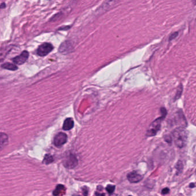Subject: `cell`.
Wrapping results in <instances>:
<instances>
[{
	"instance_id": "1",
	"label": "cell",
	"mask_w": 196,
	"mask_h": 196,
	"mask_svg": "<svg viewBox=\"0 0 196 196\" xmlns=\"http://www.w3.org/2000/svg\"><path fill=\"white\" fill-rule=\"evenodd\" d=\"M161 111L162 112V116L161 117L158 118L155 121H154L150 125L147 131V136H153L157 135V132L159 131L161 127L162 121L166 115L167 112L165 108H162Z\"/></svg>"
},
{
	"instance_id": "2",
	"label": "cell",
	"mask_w": 196,
	"mask_h": 196,
	"mask_svg": "<svg viewBox=\"0 0 196 196\" xmlns=\"http://www.w3.org/2000/svg\"><path fill=\"white\" fill-rule=\"evenodd\" d=\"M173 139L176 146L179 148H182L186 144L187 134L182 128L176 129L173 133Z\"/></svg>"
},
{
	"instance_id": "3",
	"label": "cell",
	"mask_w": 196,
	"mask_h": 196,
	"mask_svg": "<svg viewBox=\"0 0 196 196\" xmlns=\"http://www.w3.org/2000/svg\"><path fill=\"white\" fill-rule=\"evenodd\" d=\"M54 50V47L49 43H44L37 49V54L40 57H46Z\"/></svg>"
},
{
	"instance_id": "4",
	"label": "cell",
	"mask_w": 196,
	"mask_h": 196,
	"mask_svg": "<svg viewBox=\"0 0 196 196\" xmlns=\"http://www.w3.org/2000/svg\"><path fill=\"white\" fill-rule=\"evenodd\" d=\"M63 164L67 169H73L78 164L77 158L74 155L70 154L64 159Z\"/></svg>"
},
{
	"instance_id": "5",
	"label": "cell",
	"mask_w": 196,
	"mask_h": 196,
	"mask_svg": "<svg viewBox=\"0 0 196 196\" xmlns=\"http://www.w3.org/2000/svg\"><path fill=\"white\" fill-rule=\"evenodd\" d=\"M58 50L62 54H67L74 51V46L71 42L66 40L60 45Z\"/></svg>"
},
{
	"instance_id": "6",
	"label": "cell",
	"mask_w": 196,
	"mask_h": 196,
	"mask_svg": "<svg viewBox=\"0 0 196 196\" xmlns=\"http://www.w3.org/2000/svg\"><path fill=\"white\" fill-rule=\"evenodd\" d=\"M67 135L65 133L60 132L55 136L54 139V144L57 147H60L67 142Z\"/></svg>"
},
{
	"instance_id": "7",
	"label": "cell",
	"mask_w": 196,
	"mask_h": 196,
	"mask_svg": "<svg viewBox=\"0 0 196 196\" xmlns=\"http://www.w3.org/2000/svg\"><path fill=\"white\" fill-rule=\"evenodd\" d=\"M29 57V52L27 51H24L22 54L12 59L13 63L17 65H22L24 64Z\"/></svg>"
},
{
	"instance_id": "8",
	"label": "cell",
	"mask_w": 196,
	"mask_h": 196,
	"mask_svg": "<svg viewBox=\"0 0 196 196\" xmlns=\"http://www.w3.org/2000/svg\"><path fill=\"white\" fill-rule=\"evenodd\" d=\"M127 179L131 183H138L142 180L143 176L136 171H134L127 175Z\"/></svg>"
},
{
	"instance_id": "9",
	"label": "cell",
	"mask_w": 196,
	"mask_h": 196,
	"mask_svg": "<svg viewBox=\"0 0 196 196\" xmlns=\"http://www.w3.org/2000/svg\"><path fill=\"white\" fill-rule=\"evenodd\" d=\"M9 143L8 136L3 132H0V151L3 150Z\"/></svg>"
},
{
	"instance_id": "10",
	"label": "cell",
	"mask_w": 196,
	"mask_h": 196,
	"mask_svg": "<svg viewBox=\"0 0 196 196\" xmlns=\"http://www.w3.org/2000/svg\"><path fill=\"white\" fill-rule=\"evenodd\" d=\"M12 50V47L8 46L0 48V62H2L6 55Z\"/></svg>"
},
{
	"instance_id": "11",
	"label": "cell",
	"mask_w": 196,
	"mask_h": 196,
	"mask_svg": "<svg viewBox=\"0 0 196 196\" xmlns=\"http://www.w3.org/2000/svg\"><path fill=\"white\" fill-rule=\"evenodd\" d=\"M74 126V122L72 118H66L63 123V129L65 131H69Z\"/></svg>"
},
{
	"instance_id": "12",
	"label": "cell",
	"mask_w": 196,
	"mask_h": 196,
	"mask_svg": "<svg viewBox=\"0 0 196 196\" xmlns=\"http://www.w3.org/2000/svg\"><path fill=\"white\" fill-rule=\"evenodd\" d=\"M1 67L4 69L8 70L11 71H16L18 69V67L16 65V64H13L11 63L6 62L1 65Z\"/></svg>"
},
{
	"instance_id": "13",
	"label": "cell",
	"mask_w": 196,
	"mask_h": 196,
	"mask_svg": "<svg viewBox=\"0 0 196 196\" xmlns=\"http://www.w3.org/2000/svg\"><path fill=\"white\" fill-rule=\"evenodd\" d=\"M64 189H65V186H64L63 185H58V186H57L55 190L54 191V192H53V195H54V196L59 195L60 194V193L63 191V190H64Z\"/></svg>"
},
{
	"instance_id": "14",
	"label": "cell",
	"mask_w": 196,
	"mask_h": 196,
	"mask_svg": "<svg viewBox=\"0 0 196 196\" xmlns=\"http://www.w3.org/2000/svg\"><path fill=\"white\" fill-rule=\"evenodd\" d=\"M53 161H54V158H53L52 156H51L49 154H47L44 158L43 163H45L46 164H48L52 163Z\"/></svg>"
},
{
	"instance_id": "15",
	"label": "cell",
	"mask_w": 196,
	"mask_h": 196,
	"mask_svg": "<svg viewBox=\"0 0 196 196\" xmlns=\"http://www.w3.org/2000/svg\"><path fill=\"white\" fill-rule=\"evenodd\" d=\"M106 191L108 192V193L112 194L114 192L115 190V186L112 185H109L106 186Z\"/></svg>"
},
{
	"instance_id": "16",
	"label": "cell",
	"mask_w": 196,
	"mask_h": 196,
	"mask_svg": "<svg viewBox=\"0 0 196 196\" xmlns=\"http://www.w3.org/2000/svg\"><path fill=\"white\" fill-rule=\"evenodd\" d=\"M178 35V33L177 32H175V33H173L172 35H170V40H173L174 39H175L177 37V36Z\"/></svg>"
},
{
	"instance_id": "17",
	"label": "cell",
	"mask_w": 196,
	"mask_h": 196,
	"mask_svg": "<svg viewBox=\"0 0 196 196\" xmlns=\"http://www.w3.org/2000/svg\"><path fill=\"white\" fill-rule=\"evenodd\" d=\"M169 189L167 188V187H166L164 189H163L162 190V195H167L169 193Z\"/></svg>"
},
{
	"instance_id": "18",
	"label": "cell",
	"mask_w": 196,
	"mask_h": 196,
	"mask_svg": "<svg viewBox=\"0 0 196 196\" xmlns=\"http://www.w3.org/2000/svg\"><path fill=\"white\" fill-rule=\"evenodd\" d=\"M181 163H179V162L178 163H177V169L178 170H180V172H182V169H183V165H182V163H181V162H180Z\"/></svg>"
},
{
	"instance_id": "19",
	"label": "cell",
	"mask_w": 196,
	"mask_h": 196,
	"mask_svg": "<svg viewBox=\"0 0 196 196\" xmlns=\"http://www.w3.org/2000/svg\"><path fill=\"white\" fill-rule=\"evenodd\" d=\"M70 28V26H66V27H60L59 29H58V30H59V31H62V30H67V29H69Z\"/></svg>"
},
{
	"instance_id": "20",
	"label": "cell",
	"mask_w": 196,
	"mask_h": 196,
	"mask_svg": "<svg viewBox=\"0 0 196 196\" xmlns=\"http://www.w3.org/2000/svg\"><path fill=\"white\" fill-rule=\"evenodd\" d=\"M5 7H6V4H5V3H4V2L2 3V4L0 5V8H1V9H4V8H5Z\"/></svg>"
},
{
	"instance_id": "21",
	"label": "cell",
	"mask_w": 196,
	"mask_h": 196,
	"mask_svg": "<svg viewBox=\"0 0 196 196\" xmlns=\"http://www.w3.org/2000/svg\"><path fill=\"white\" fill-rule=\"evenodd\" d=\"M85 190H83V189H82V190H83V195H88V190H86V189L87 188L86 187H85Z\"/></svg>"
},
{
	"instance_id": "22",
	"label": "cell",
	"mask_w": 196,
	"mask_h": 196,
	"mask_svg": "<svg viewBox=\"0 0 196 196\" xmlns=\"http://www.w3.org/2000/svg\"><path fill=\"white\" fill-rule=\"evenodd\" d=\"M190 187H195V184H190Z\"/></svg>"
}]
</instances>
